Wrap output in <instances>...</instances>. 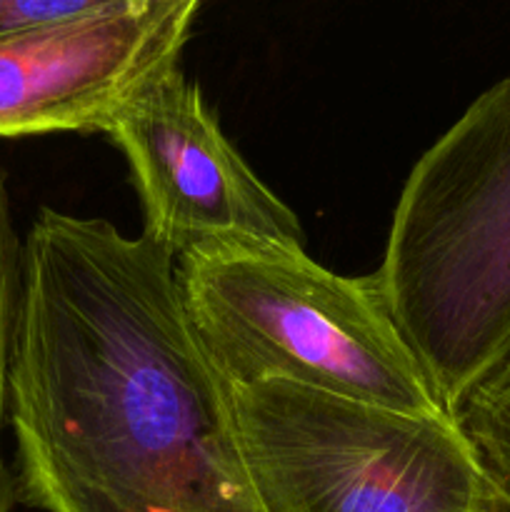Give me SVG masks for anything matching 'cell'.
<instances>
[{
  "instance_id": "cell-1",
  "label": "cell",
  "mask_w": 510,
  "mask_h": 512,
  "mask_svg": "<svg viewBox=\"0 0 510 512\" xmlns=\"http://www.w3.org/2000/svg\"><path fill=\"white\" fill-rule=\"evenodd\" d=\"M8 423L28 508L263 512L178 255L105 218L40 208L25 233Z\"/></svg>"
},
{
  "instance_id": "cell-9",
  "label": "cell",
  "mask_w": 510,
  "mask_h": 512,
  "mask_svg": "<svg viewBox=\"0 0 510 512\" xmlns=\"http://www.w3.org/2000/svg\"><path fill=\"white\" fill-rule=\"evenodd\" d=\"M98 5L100 0H0V38L78 18Z\"/></svg>"
},
{
  "instance_id": "cell-6",
  "label": "cell",
  "mask_w": 510,
  "mask_h": 512,
  "mask_svg": "<svg viewBox=\"0 0 510 512\" xmlns=\"http://www.w3.org/2000/svg\"><path fill=\"white\" fill-rule=\"evenodd\" d=\"M200 0H100L0 38V138L108 133L153 75L180 63Z\"/></svg>"
},
{
  "instance_id": "cell-8",
  "label": "cell",
  "mask_w": 510,
  "mask_h": 512,
  "mask_svg": "<svg viewBox=\"0 0 510 512\" xmlns=\"http://www.w3.org/2000/svg\"><path fill=\"white\" fill-rule=\"evenodd\" d=\"M455 423L478 453L490 483L510 498V360L468 395Z\"/></svg>"
},
{
  "instance_id": "cell-2",
  "label": "cell",
  "mask_w": 510,
  "mask_h": 512,
  "mask_svg": "<svg viewBox=\"0 0 510 512\" xmlns=\"http://www.w3.org/2000/svg\"><path fill=\"white\" fill-rule=\"evenodd\" d=\"M373 275L455 418L510 360V75L415 160Z\"/></svg>"
},
{
  "instance_id": "cell-7",
  "label": "cell",
  "mask_w": 510,
  "mask_h": 512,
  "mask_svg": "<svg viewBox=\"0 0 510 512\" xmlns=\"http://www.w3.org/2000/svg\"><path fill=\"white\" fill-rule=\"evenodd\" d=\"M20 308H23V238L15 228L8 175L0 168V440L10 413V375L18 348ZM18 500L15 470L0 448V512H13Z\"/></svg>"
},
{
  "instance_id": "cell-3",
  "label": "cell",
  "mask_w": 510,
  "mask_h": 512,
  "mask_svg": "<svg viewBox=\"0 0 510 512\" xmlns=\"http://www.w3.org/2000/svg\"><path fill=\"white\" fill-rule=\"evenodd\" d=\"M183 308L228 388L295 385L418 418L440 408L375 275H338L303 245L230 235L178 255Z\"/></svg>"
},
{
  "instance_id": "cell-5",
  "label": "cell",
  "mask_w": 510,
  "mask_h": 512,
  "mask_svg": "<svg viewBox=\"0 0 510 512\" xmlns=\"http://www.w3.org/2000/svg\"><path fill=\"white\" fill-rule=\"evenodd\" d=\"M105 135L130 168L143 233L175 255L230 235L305 248L298 215L245 163L180 63L135 90Z\"/></svg>"
},
{
  "instance_id": "cell-10",
  "label": "cell",
  "mask_w": 510,
  "mask_h": 512,
  "mask_svg": "<svg viewBox=\"0 0 510 512\" xmlns=\"http://www.w3.org/2000/svg\"><path fill=\"white\" fill-rule=\"evenodd\" d=\"M480 512H510V498L508 495L500 493L498 488L493 490V495L488 498V503L483 505V510Z\"/></svg>"
},
{
  "instance_id": "cell-4",
  "label": "cell",
  "mask_w": 510,
  "mask_h": 512,
  "mask_svg": "<svg viewBox=\"0 0 510 512\" xmlns=\"http://www.w3.org/2000/svg\"><path fill=\"white\" fill-rule=\"evenodd\" d=\"M230 408L263 512H480L495 490L450 415L278 383L230 388Z\"/></svg>"
}]
</instances>
